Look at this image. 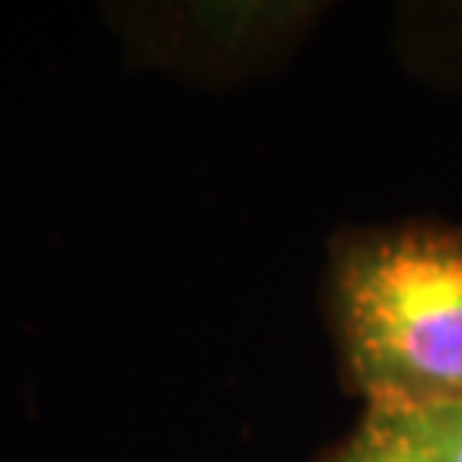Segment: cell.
I'll list each match as a JSON object with an SVG mask.
<instances>
[{
	"instance_id": "cell-2",
	"label": "cell",
	"mask_w": 462,
	"mask_h": 462,
	"mask_svg": "<svg viewBox=\"0 0 462 462\" xmlns=\"http://www.w3.org/2000/svg\"><path fill=\"white\" fill-rule=\"evenodd\" d=\"M301 7H223V4H189V7H162V14H127L124 38L137 51L141 62L162 69L219 72L236 66L240 55L247 62L250 51L267 49L271 28L281 21H298Z\"/></svg>"
},
{
	"instance_id": "cell-3",
	"label": "cell",
	"mask_w": 462,
	"mask_h": 462,
	"mask_svg": "<svg viewBox=\"0 0 462 462\" xmlns=\"http://www.w3.org/2000/svg\"><path fill=\"white\" fill-rule=\"evenodd\" d=\"M414 452L418 462H462V401L429 408H366Z\"/></svg>"
},
{
	"instance_id": "cell-1",
	"label": "cell",
	"mask_w": 462,
	"mask_h": 462,
	"mask_svg": "<svg viewBox=\"0 0 462 462\" xmlns=\"http://www.w3.org/2000/svg\"><path fill=\"white\" fill-rule=\"evenodd\" d=\"M329 315L366 408L462 401V230L401 223L339 236Z\"/></svg>"
},
{
	"instance_id": "cell-4",
	"label": "cell",
	"mask_w": 462,
	"mask_h": 462,
	"mask_svg": "<svg viewBox=\"0 0 462 462\" xmlns=\"http://www.w3.org/2000/svg\"><path fill=\"white\" fill-rule=\"evenodd\" d=\"M322 462H418L414 452L387 425H380L374 414H364L360 429L346 442L332 448Z\"/></svg>"
}]
</instances>
